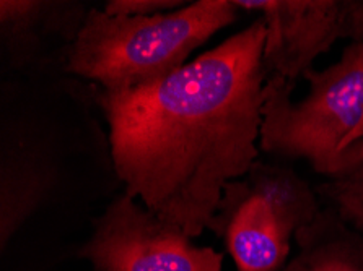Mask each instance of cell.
Instances as JSON below:
<instances>
[{
    "mask_svg": "<svg viewBox=\"0 0 363 271\" xmlns=\"http://www.w3.org/2000/svg\"><path fill=\"white\" fill-rule=\"evenodd\" d=\"M266 36L259 16L162 80L98 93L125 193L191 239L216 229L227 187L257 163Z\"/></svg>",
    "mask_w": 363,
    "mask_h": 271,
    "instance_id": "cell-1",
    "label": "cell"
},
{
    "mask_svg": "<svg viewBox=\"0 0 363 271\" xmlns=\"http://www.w3.org/2000/svg\"><path fill=\"white\" fill-rule=\"evenodd\" d=\"M235 0H199L152 16L91 8L69 49L67 70L106 91L150 85L186 65L192 51L240 13Z\"/></svg>",
    "mask_w": 363,
    "mask_h": 271,
    "instance_id": "cell-2",
    "label": "cell"
},
{
    "mask_svg": "<svg viewBox=\"0 0 363 271\" xmlns=\"http://www.w3.org/2000/svg\"><path fill=\"white\" fill-rule=\"evenodd\" d=\"M303 79L310 90L296 103L295 83L267 79L259 148L280 159H303L335 179L363 164V142L345 149L363 117V42L350 44L331 67L308 70Z\"/></svg>",
    "mask_w": 363,
    "mask_h": 271,
    "instance_id": "cell-3",
    "label": "cell"
},
{
    "mask_svg": "<svg viewBox=\"0 0 363 271\" xmlns=\"http://www.w3.org/2000/svg\"><path fill=\"white\" fill-rule=\"evenodd\" d=\"M323 212L320 198L294 171L256 163L227 187L217 224L238 271H279L291 239Z\"/></svg>",
    "mask_w": 363,
    "mask_h": 271,
    "instance_id": "cell-4",
    "label": "cell"
},
{
    "mask_svg": "<svg viewBox=\"0 0 363 271\" xmlns=\"http://www.w3.org/2000/svg\"><path fill=\"white\" fill-rule=\"evenodd\" d=\"M80 257L93 271H222L223 255L197 247L129 193L108 204Z\"/></svg>",
    "mask_w": 363,
    "mask_h": 271,
    "instance_id": "cell-5",
    "label": "cell"
},
{
    "mask_svg": "<svg viewBox=\"0 0 363 271\" xmlns=\"http://www.w3.org/2000/svg\"><path fill=\"white\" fill-rule=\"evenodd\" d=\"M266 23L269 76L295 83L335 42H363V0H235Z\"/></svg>",
    "mask_w": 363,
    "mask_h": 271,
    "instance_id": "cell-6",
    "label": "cell"
},
{
    "mask_svg": "<svg viewBox=\"0 0 363 271\" xmlns=\"http://www.w3.org/2000/svg\"><path fill=\"white\" fill-rule=\"evenodd\" d=\"M59 169L46 148L18 146L5 151L0 168V242L7 247L56 189Z\"/></svg>",
    "mask_w": 363,
    "mask_h": 271,
    "instance_id": "cell-7",
    "label": "cell"
},
{
    "mask_svg": "<svg viewBox=\"0 0 363 271\" xmlns=\"http://www.w3.org/2000/svg\"><path fill=\"white\" fill-rule=\"evenodd\" d=\"M298 253L279 271H363V237L333 209L296 234Z\"/></svg>",
    "mask_w": 363,
    "mask_h": 271,
    "instance_id": "cell-8",
    "label": "cell"
},
{
    "mask_svg": "<svg viewBox=\"0 0 363 271\" xmlns=\"http://www.w3.org/2000/svg\"><path fill=\"white\" fill-rule=\"evenodd\" d=\"M318 193L345 224L363 237V164L347 174L329 179Z\"/></svg>",
    "mask_w": 363,
    "mask_h": 271,
    "instance_id": "cell-9",
    "label": "cell"
},
{
    "mask_svg": "<svg viewBox=\"0 0 363 271\" xmlns=\"http://www.w3.org/2000/svg\"><path fill=\"white\" fill-rule=\"evenodd\" d=\"M188 5L181 0H109L104 12L118 16H152L173 12Z\"/></svg>",
    "mask_w": 363,
    "mask_h": 271,
    "instance_id": "cell-10",
    "label": "cell"
},
{
    "mask_svg": "<svg viewBox=\"0 0 363 271\" xmlns=\"http://www.w3.org/2000/svg\"><path fill=\"white\" fill-rule=\"evenodd\" d=\"M360 142H363V117L360 120V124L357 125V129L352 132L350 137L347 138V143H345V149L354 148L357 143H360Z\"/></svg>",
    "mask_w": 363,
    "mask_h": 271,
    "instance_id": "cell-11",
    "label": "cell"
}]
</instances>
